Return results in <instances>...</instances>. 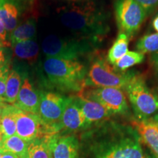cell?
<instances>
[{
  "mask_svg": "<svg viewBox=\"0 0 158 158\" xmlns=\"http://www.w3.org/2000/svg\"><path fill=\"white\" fill-rule=\"evenodd\" d=\"M6 63V54L3 48H0V68L5 65Z\"/></svg>",
  "mask_w": 158,
  "mask_h": 158,
  "instance_id": "obj_30",
  "label": "cell"
},
{
  "mask_svg": "<svg viewBox=\"0 0 158 158\" xmlns=\"http://www.w3.org/2000/svg\"><path fill=\"white\" fill-rule=\"evenodd\" d=\"M7 31L6 30L3 23L2 22V21L0 20V38L4 41H7Z\"/></svg>",
  "mask_w": 158,
  "mask_h": 158,
  "instance_id": "obj_29",
  "label": "cell"
},
{
  "mask_svg": "<svg viewBox=\"0 0 158 158\" xmlns=\"http://www.w3.org/2000/svg\"><path fill=\"white\" fill-rule=\"evenodd\" d=\"M43 69L51 84L58 89L78 93L84 88L87 68L79 60L46 58Z\"/></svg>",
  "mask_w": 158,
  "mask_h": 158,
  "instance_id": "obj_3",
  "label": "cell"
},
{
  "mask_svg": "<svg viewBox=\"0 0 158 158\" xmlns=\"http://www.w3.org/2000/svg\"><path fill=\"white\" fill-rule=\"evenodd\" d=\"M1 158H18V157H15V155H12V154H10V153L2 152V153Z\"/></svg>",
  "mask_w": 158,
  "mask_h": 158,
  "instance_id": "obj_33",
  "label": "cell"
},
{
  "mask_svg": "<svg viewBox=\"0 0 158 158\" xmlns=\"http://www.w3.org/2000/svg\"><path fill=\"white\" fill-rule=\"evenodd\" d=\"M77 95L99 102L113 115L128 116L130 114L127 97L121 89L84 87Z\"/></svg>",
  "mask_w": 158,
  "mask_h": 158,
  "instance_id": "obj_9",
  "label": "cell"
},
{
  "mask_svg": "<svg viewBox=\"0 0 158 158\" xmlns=\"http://www.w3.org/2000/svg\"><path fill=\"white\" fill-rule=\"evenodd\" d=\"M3 141H4L3 134H2V130H1V128H0V147H1V146L2 145Z\"/></svg>",
  "mask_w": 158,
  "mask_h": 158,
  "instance_id": "obj_34",
  "label": "cell"
},
{
  "mask_svg": "<svg viewBox=\"0 0 158 158\" xmlns=\"http://www.w3.org/2000/svg\"><path fill=\"white\" fill-rule=\"evenodd\" d=\"M16 134L28 143L38 138L51 136L37 114L20 109L17 116Z\"/></svg>",
  "mask_w": 158,
  "mask_h": 158,
  "instance_id": "obj_10",
  "label": "cell"
},
{
  "mask_svg": "<svg viewBox=\"0 0 158 158\" xmlns=\"http://www.w3.org/2000/svg\"><path fill=\"white\" fill-rule=\"evenodd\" d=\"M21 77L17 70L10 71L6 84L5 102L7 104L13 105L16 101L21 86Z\"/></svg>",
  "mask_w": 158,
  "mask_h": 158,
  "instance_id": "obj_21",
  "label": "cell"
},
{
  "mask_svg": "<svg viewBox=\"0 0 158 158\" xmlns=\"http://www.w3.org/2000/svg\"><path fill=\"white\" fill-rule=\"evenodd\" d=\"M145 56L138 51H128L122 58L113 64L114 68L119 72H126L135 65L141 64L144 61Z\"/></svg>",
  "mask_w": 158,
  "mask_h": 158,
  "instance_id": "obj_23",
  "label": "cell"
},
{
  "mask_svg": "<svg viewBox=\"0 0 158 158\" xmlns=\"http://www.w3.org/2000/svg\"><path fill=\"white\" fill-rule=\"evenodd\" d=\"M48 138H38L29 143L28 158H52L48 147Z\"/></svg>",
  "mask_w": 158,
  "mask_h": 158,
  "instance_id": "obj_24",
  "label": "cell"
},
{
  "mask_svg": "<svg viewBox=\"0 0 158 158\" xmlns=\"http://www.w3.org/2000/svg\"><path fill=\"white\" fill-rule=\"evenodd\" d=\"M144 158H149V157H144Z\"/></svg>",
  "mask_w": 158,
  "mask_h": 158,
  "instance_id": "obj_39",
  "label": "cell"
},
{
  "mask_svg": "<svg viewBox=\"0 0 158 158\" xmlns=\"http://www.w3.org/2000/svg\"><path fill=\"white\" fill-rule=\"evenodd\" d=\"M59 19L76 37L101 43L110 30V13L92 1L71 4L59 9Z\"/></svg>",
  "mask_w": 158,
  "mask_h": 158,
  "instance_id": "obj_1",
  "label": "cell"
},
{
  "mask_svg": "<svg viewBox=\"0 0 158 158\" xmlns=\"http://www.w3.org/2000/svg\"><path fill=\"white\" fill-rule=\"evenodd\" d=\"M135 48L143 54H154L158 51V33H149L142 36L137 41Z\"/></svg>",
  "mask_w": 158,
  "mask_h": 158,
  "instance_id": "obj_25",
  "label": "cell"
},
{
  "mask_svg": "<svg viewBox=\"0 0 158 158\" xmlns=\"http://www.w3.org/2000/svg\"><path fill=\"white\" fill-rule=\"evenodd\" d=\"M29 143L17 135L4 140L0 152L10 153L18 158H28Z\"/></svg>",
  "mask_w": 158,
  "mask_h": 158,
  "instance_id": "obj_18",
  "label": "cell"
},
{
  "mask_svg": "<svg viewBox=\"0 0 158 158\" xmlns=\"http://www.w3.org/2000/svg\"><path fill=\"white\" fill-rule=\"evenodd\" d=\"M151 62L158 76V51L151 55Z\"/></svg>",
  "mask_w": 158,
  "mask_h": 158,
  "instance_id": "obj_28",
  "label": "cell"
},
{
  "mask_svg": "<svg viewBox=\"0 0 158 158\" xmlns=\"http://www.w3.org/2000/svg\"><path fill=\"white\" fill-rule=\"evenodd\" d=\"M100 45V43L89 39L67 38L51 35L43 40L42 50L47 58L78 60L81 57L92 56Z\"/></svg>",
  "mask_w": 158,
  "mask_h": 158,
  "instance_id": "obj_4",
  "label": "cell"
},
{
  "mask_svg": "<svg viewBox=\"0 0 158 158\" xmlns=\"http://www.w3.org/2000/svg\"><path fill=\"white\" fill-rule=\"evenodd\" d=\"M40 102V94L35 89L30 81L25 78L21 84L16 101L13 105L23 111L37 114Z\"/></svg>",
  "mask_w": 158,
  "mask_h": 158,
  "instance_id": "obj_14",
  "label": "cell"
},
{
  "mask_svg": "<svg viewBox=\"0 0 158 158\" xmlns=\"http://www.w3.org/2000/svg\"><path fill=\"white\" fill-rule=\"evenodd\" d=\"M99 125L97 158H144L139 135L132 126L108 120Z\"/></svg>",
  "mask_w": 158,
  "mask_h": 158,
  "instance_id": "obj_2",
  "label": "cell"
},
{
  "mask_svg": "<svg viewBox=\"0 0 158 158\" xmlns=\"http://www.w3.org/2000/svg\"><path fill=\"white\" fill-rule=\"evenodd\" d=\"M6 104H7V103H6V102H2V101H1V100H0V110H1L2 108Z\"/></svg>",
  "mask_w": 158,
  "mask_h": 158,
  "instance_id": "obj_36",
  "label": "cell"
},
{
  "mask_svg": "<svg viewBox=\"0 0 158 158\" xmlns=\"http://www.w3.org/2000/svg\"><path fill=\"white\" fill-rule=\"evenodd\" d=\"M78 102L86 118V126L90 127L92 124H100L110 120L114 116L108 109L98 102L88 100L83 97L77 95Z\"/></svg>",
  "mask_w": 158,
  "mask_h": 158,
  "instance_id": "obj_15",
  "label": "cell"
},
{
  "mask_svg": "<svg viewBox=\"0 0 158 158\" xmlns=\"http://www.w3.org/2000/svg\"><path fill=\"white\" fill-rule=\"evenodd\" d=\"M68 1H73V2H78V1H81V0H68Z\"/></svg>",
  "mask_w": 158,
  "mask_h": 158,
  "instance_id": "obj_37",
  "label": "cell"
},
{
  "mask_svg": "<svg viewBox=\"0 0 158 158\" xmlns=\"http://www.w3.org/2000/svg\"><path fill=\"white\" fill-rule=\"evenodd\" d=\"M68 98L53 92L40 94L37 115L51 135L59 133L62 130V117Z\"/></svg>",
  "mask_w": 158,
  "mask_h": 158,
  "instance_id": "obj_8",
  "label": "cell"
},
{
  "mask_svg": "<svg viewBox=\"0 0 158 158\" xmlns=\"http://www.w3.org/2000/svg\"><path fill=\"white\" fill-rule=\"evenodd\" d=\"M147 15H151L158 7V0H135Z\"/></svg>",
  "mask_w": 158,
  "mask_h": 158,
  "instance_id": "obj_27",
  "label": "cell"
},
{
  "mask_svg": "<svg viewBox=\"0 0 158 158\" xmlns=\"http://www.w3.org/2000/svg\"><path fill=\"white\" fill-rule=\"evenodd\" d=\"M151 118H152V120H153V121H154V122H156V123H157V124H158V112H157V114H155V116H153V117H152Z\"/></svg>",
  "mask_w": 158,
  "mask_h": 158,
  "instance_id": "obj_35",
  "label": "cell"
},
{
  "mask_svg": "<svg viewBox=\"0 0 158 158\" xmlns=\"http://www.w3.org/2000/svg\"><path fill=\"white\" fill-rule=\"evenodd\" d=\"M130 37L124 33H118L116 40L108 51L107 59L110 64H114L128 51Z\"/></svg>",
  "mask_w": 158,
  "mask_h": 158,
  "instance_id": "obj_22",
  "label": "cell"
},
{
  "mask_svg": "<svg viewBox=\"0 0 158 158\" xmlns=\"http://www.w3.org/2000/svg\"><path fill=\"white\" fill-rule=\"evenodd\" d=\"M19 16V0H0V20L11 33L17 27Z\"/></svg>",
  "mask_w": 158,
  "mask_h": 158,
  "instance_id": "obj_16",
  "label": "cell"
},
{
  "mask_svg": "<svg viewBox=\"0 0 158 158\" xmlns=\"http://www.w3.org/2000/svg\"><path fill=\"white\" fill-rule=\"evenodd\" d=\"M149 158H150V157H149Z\"/></svg>",
  "mask_w": 158,
  "mask_h": 158,
  "instance_id": "obj_41",
  "label": "cell"
},
{
  "mask_svg": "<svg viewBox=\"0 0 158 158\" xmlns=\"http://www.w3.org/2000/svg\"><path fill=\"white\" fill-rule=\"evenodd\" d=\"M115 19L118 32L129 37L137 34L147 15L135 0H114Z\"/></svg>",
  "mask_w": 158,
  "mask_h": 158,
  "instance_id": "obj_7",
  "label": "cell"
},
{
  "mask_svg": "<svg viewBox=\"0 0 158 158\" xmlns=\"http://www.w3.org/2000/svg\"><path fill=\"white\" fill-rule=\"evenodd\" d=\"M19 108L14 105L6 104L0 110V128L4 140L16 134V121Z\"/></svg>",
  "mask_w": 158,
  "mask_h": 158,
  "instance_id": "obj_17",
  "label": "cell"
},
{
  "mask_svg": "<svg viewBox=\"0 0 158 158\" xmlns=\"http://www.w3.org/2000/svg\"><path fill=\"white\" fill-rule=\"evenodd\" d=\"M1 156H2V152H0V158H1Z\"/></svg>",
  "mask_w": 158,
  "mask_h": 158,
  "instance_id": "obj_38",
  "label": "cell"
},
{
  "mask_svg": "<svg viewBox=\"0 0 158 158\" xmlns=\"http://www.w3.org/2000/svg\"><path fill=\"white\" fill-rule=\"evenodd\" d=\"M15 56L29 62H34L39 54V46L36 41L31 39L13 45Z\"/></svg>",
  "mask_w": 158,
  "mask_h": 158,
  "instance_id": "obj_20",
  "label": "cell"
},
{
  "mask_svg": "<svg viewBox=\"0 0 158 158\" xmlns=\"http://www.w3.org/2000/svg\"><path fill=\"white\" fill-rule=\"evenodd\" d=\"M36 21L35 19H27L10 33V45L13 46L16 43L32 39L36 34Z\"/></svg>",
  "mask_w": 158,
  "mask_h": 158,
  "instance_id": "obj_19",
  "label": "cell"
},
{
  "mask_svg": "<svg viewBox=\"0 0 158 158\" xmlns=\"http://www.w3.org/2000/svg\"><path fill=\"white\" fill-rule=\"evenodd\" d=\"M52 158H78V141L74 135L59 133L48 138Z\"/></svg>",
  "mask_w": 158,
  "mask_h": 158,
  "instance_id": "obj_11",
  "label": "cell"
},
{
  "mask_svg": "<svg viewBox=\"0 0 158 158\" xmlns=\"http://www.w3.org/2000/svg\"><path fill=\"white\" fill-rule=\"evenodd\" d=\"M8 46H11L10 43L7 42V41H4L0 38V48H5V47H8Z\"/></svg>",
  "mask_w": 158,
  "mask_h": 158,
  "instance_id": "obj_32",
  "label": "cell"
},
{
  "mask_svg": "<svg viewBox=\"0 0 158 158\" xmlns=\"http://www.w3.org/2000/svg\"><path fill=\"white\" fill-rule=\"evenodd\" d=\"M137 71L119 72L108 62L103 55L92 56L84 81V87H110L124 90V87Z\"/></svg>",
  "mask_w": 158,
  "mask_h": 158,
  "instance_id": "obj_5",
  "label": "cell"
},
{
  "mask_svg": "<svg viewBox=\"0 0 158 158\" xmlns=\"http://www.w3.org/2000/svg\"><path fill=\"white\" fill-rule=\"evenodd\" d=\"M152 25V28L158 33V14L154 18Z\"/></svg>",
  "mask_w": 158,
  "mask_h": 158,
  "instance_id": "obj_31",
  "label": "cell"
},
{
  "mask_svg": "<svg viewBox=\"0 0 158 158\" xmlns=\"http://www.w3.org/2000/svg\"><path fill=\"white\" fill-rule=\"evenodd\" d=\"M131 126L136 130L142 143L158 158V124L152 118L140 120L135 118L131 120Z\"/></svg>",
  "mask_w": 158,
  "mask_h": 158,
  "instance_id": "obj_13",
  "label": "cell"
},
{
  "mask_svg": "<svg viewBox=\"0 0 158 158\" xmlns=\"http://www.w3.org/2000/svg\"><path fill=\"white\" fill-rule=\"evenodd\" d=\"M157 97H158V92H157Z\"/></svg>",
  "mask_w": 158,
  "mask_h": 158,
  "instance_id": "obj_40",
  "label": "cell"
},
{
  "mask_svg": "<svg viewBox=\"0 0 158 158\" xmlns=\"http://www.w3.org/2000/svg\"><path fill=\"white\" fill-rule=\"evenodd\" d=\"M10 71L8 64H5L0 68V100L2 102H5L6 84Z\"/></svg>",
  "mask_w": 158,
  "mask_h": 158,
  "instance_id": "obj_26",
  "label": "cell"
},
{
  "mask_svg": "<svg viewBox=\"0 0 158 158\" xmlns=\"http://www.w3.org/2000/svg\"><path fill=\"white\" fill-rule=\"evenodd\" d=\"M136 118H151L158 112V97L146 84L141 73L136 72L124 89Z\"/></svg>",
  "mask_w": 158,
  "mask_h": 158,
  "instance_id": "obj_6",
  "label": "cell"
},
{
  "mask_svg": "<svg viewBox=\"0 0 158 158\" xmlns=\"http://www.w3.org/2000/svg\"><path fill=\"white\" fill-rule=\"evenodd\" d=\"M62 129L76 132L87 128L86 118L77 97L68 98L66 106L62 117Z\"/></svg>",
  "mask_w": 158,
  "mask_h": 158,
  "instance_id": "obj_12",
  "label": "cell"
}]
</instances>
